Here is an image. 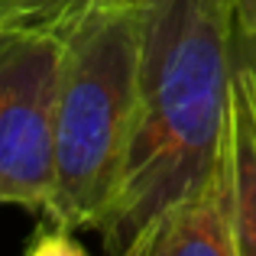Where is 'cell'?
Returning a JSON list of instances; mask_svg holds the SVG:
<instances>
[{
    "label": "cell",
    "instance_id": "2",
    "mask_svg": "<svg viewBox=\"0 0 256 256\" xmlns=\"http://www.w3.org/2000/svg\"><path fill=\"white\" fill-rule=\"evenodd\" d=\"M56 107V185L42 218L72 230L107 218L136 107L143 0H110L65 32Z\"/></svg>",
    "mask_w": 256,
    "mask_h": 256
},
{
    "label": "cell",
    "instance_id": "5",
    "mask_svg": "<svg viewBox=\"0 0 256 256\" xmlns=\"http://www.w3.org/2000/svg\"><path fill=\"white\" fill-rule=\"evenodd\" d=\"M227 156L234 172L240 256H256V56L240 46L227 104Z\"/></svg>",
    "mask_w": 256,
    "mask_h": 256
},
{
    "label": "cell",
    "instance_id": "9",
    "mask_svg": "<svg viewBox=\"0 0 256 256\" xmlns=\"http://www.w3.org/2000/svg\"><path fill=\"white\" fill-rule=\"evenodd\" d=\"M13 10H16V0H0V30H4V26L10 23Z\"/></svg>",
    "mask_w": 256,
    "mask_h": 256
},
{
    "label": "cell",
    "instance_id": "3",
    "mask_svg": "<svg viewBox=\"0 0 256 256\" xmlns=\"http://www.w3.org/2000/svg\"><path fill=\"white\" fill-rule=\"evenodd\" d=\"M62 52L56 32L0 30V208L49 211Z\"/></svg>",
    "mask_w": 256,
    "mask_h": 256
},
{
    "label": "cell",
    "instance_id": "8",
    "mask_svg": "<svg viewBox=\"0 0 256 256\" xmlns=\"http://www.w3.org/2000/svg\"><path fill=\"white\" fill-rule=\"evenodd\" d=\"M234 6V30H237V46L250 49L256 56V0H230Z\"/></svg>",
    "mask_w": 256,
    "mask_h": 256
},
{
    "label": "cell",
    "instance_id": "1",
    "mask_svg": "<svg viewBox=\"0 0 256 256\" xmlns=\"http://www.w3.org/2000/svg\"><path fill=\"white\" fill-rule=\"evenodd\" d=\"M237 62L230 0H143L136 107L124 169L98 234L130 246L214 172Z\"/></svg>",
    "mask_w": 256,
    "mask_h": 256
},
{
    "label": "cell",
    "instance_id": "4",
    "mask_svg": "<svg viewBox=\"0 0 256 256\" xmlns=\"http://www.w3.org/2000/svg\"><path fill=\"white\" fill-rule=\"evenodd\" d=\"M240 256L237 244V204H234V172L227 156V136L214 172L175 201L143 237L130 246V256Z\"/></svg>",
    "mask_w": 256,
    "mask_h": 256
},
{
    "label": "cell",
    "instance_id": "10",
    "mask_svg": "<svg viewBox=\"0 0 256 256\" xmlns=\"http://www.w3.org/2000/svg\"><path fill=\"white\" fill-rule=\"evenodd\" d=\"M230 10H234V6H230Z\"/></svg>",
    "mask_w": 256,
    "mask_h": 256
},
{
    "label": "cell",
    "instance_id": "6",
    "mask_svg": "<svg viewBox=\"0 0 256 256\" xmlns=\"http://www.w3.org/2000/svg\"><path fill=\"white\" fill-rule=\"evenodd\" d=\"M104 4L110 0H16V10L4 30H39L65 36L82 16Z\"/></svg>",
    "mask_w": 256,
    "mask_h": 256
},
{
    "label": "cell",
    "instance_id": "7",
    "mask_svg": "<svg viewBox=\"0 0 256 256\" xmlns=\"http://www.w3.org/2000/svg\"><path fill=\"white\" fill-rule=\"evenodd\" d=\"M78 230L58 224L52 218H42V224L36 227V237L26 244L30 256H84V244L75 237Z\"/></svg>",
    "mask_w": 256,
    "mask_h": 256
}]
</instances>
